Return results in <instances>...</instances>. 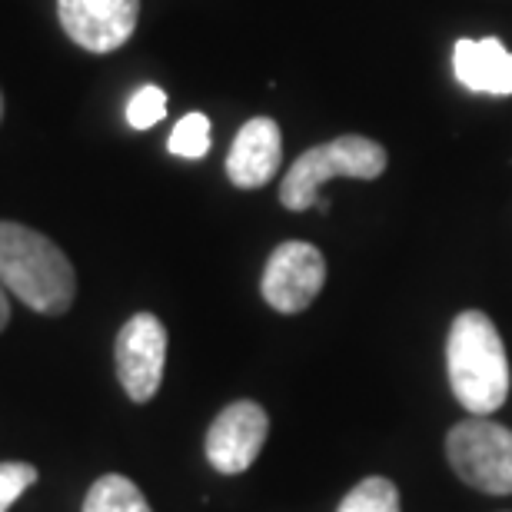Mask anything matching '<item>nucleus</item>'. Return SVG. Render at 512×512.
<instances>
[{
    "instance_id": "12",
    "label": "nucleus",
    "mask_w": 512,
    "mask_h": 512,
    "mask_svg": "<svg viewBox=\"0 0 512 512\" xmlns=\"http://www.w3.org/2000/svg\"><path fill=\"white\" fill-rule=\"evenodd\" d=\"M336 512H403L399 509V489L386 476H366L356 483Z\"/></svg>"
},
{
    "instance_id": "4",
    "label": "nucleus",
    "mask_w": 512,
    "mask_h": 512,
    "mask_svg": "<svg viewBox=\"0 0 512 512\" xmlns=\"http://www.w3.org/2000/svg\"><path fill=\"white\" fill-rule=\"evenodd\" d=\"M446 459L453 473L479 493L512 496V429L489 416L463 419L449 429Z\"/></svg>"
},
{
    "instance_id": "9",
    "label": "nucleus",
    "mask_w": 512,
    "mask_h": 512,
    "mask_svg": "<svg viewBox=\"0 0 512 512\" xmlns=\"http://www.w3.org/2000/svg\"><path fill=\"white\" fill-rule=\"evenodd\" d=\"M283 160V137L276 120L253 117L240 127L227 153V177L240 190H260L273 180Z\"/></svg>"
},
{
    "instance_id": "13",
    "label": "nucleus",
    "mask_w": 512,
    "mask_h": 512,
    "mask_svg": "<svg viewBox=\"0 0 512 512\" xmlns=\"http://www.w3.org/2000/svg\"><path fill=\"white\" fill-rule=\"evenodd\" d=\"M167 150L173 157H183V160H200L207 157L210 150V120L203 114H187L173 127L170 140H167Z\"/></svg>"
},
{
    "instance_id": "11",
    "label": "nucleus",
    "mask_w": 512,
    "mask_h": 512,
    "mask_svg": "<svg viewBox=\"0 0 512 512\" xmlns=\"http://www.w3.org/2000/svg\"><path fill=\"white\" fill-rule=\"evenodd\" d=\"M84 512H153V509L137 483H130L120 473H107L90 486V493L84 499Z\"/></svg>"
},
{
    "instance_id": "1",
    "label": "nucleus",
    "mask_w": 512,
    "mask_h": 512,
    "mask_svg": "<svg viewBox=\"0 0 512 512\" xmlns=\"http://www.w3.org/2000/svg\"><path fill=\"white\" fill-rule=\"evenodd\" d=\"M0 283L44 316L67 313L77 296V273L67 253L44 233L14 220H0Z\"/></svg>"
},
{
    "instance_id": "5",
    "label": "nucleus",
    "mask_w": 512,
    "mask_h": 512,
    "mask_svg": "<svg viewBox=\"0 0 512 512\" xmlns=\"http://www.w3.org/2000/svg\"><path fill=\"white\" fill-rule=\"evenodd\" d=\"M117 380L133 403H150L163 383L167 366V326L153 313H137L120 326L117 346Z\"/></svg>"
},
{
    "instance_id": "6",
    "label": "nucleus",
    "mask_w": 512,
    "mask_h": 512,
    "mask_svg": "<svg viewBox=\"0 0 512 512\" xmlns=\"http://www.w3.org/2000/svg\"><path fill=\"white\" fill-rule=\"evenodd\" d=\"M326 283V260L313 243L286 240L266 260L260 293L276 313H303Z\"/></svg>"
},
{
    "instance_id": "2",
    "label": "nucleus",
    "mask_w": 512,
    "mask_h": 512,
    "mask_svg": "<svg viewBox=\"0 0 512 512\" xmlns=\"http://www.w3.org/2000/svg\"><path fill=\"white\" fill-rule=\"evenodd\" d=\"M449 389L473 416H493L509 396V360L496 323L486 313L466 310L449 326L446 340Z\"/></svg>"
},
{
    "instance_id": "14",
    "label": "nucleus",
    "mask_w": 512,
    "mask_h": 512,
    "mask_svg": "<svg viewBox=\"0 0 512 512\" xmlns=\"http://www.w3.org/2000/svg\"><path fill=\"white\" fill-rule=\"evenodd\" d=\"M163 114H167V94H163L160 87H140L137 94L130 97V104H127V124L133 130H150V127H157Z\"/></svg>"
},
{
    "instance_id": "10",
    "label": "nucleus",
    "mask_w": 512,
    "mask_h": 512,
    "mask_svg": "<svg viewBox=\"0 0 512 512\" xmlns=\"http://www.w3.org/2000/svg\"><path fill=\"white\" fill-rule=\"evenodd\" d=\"M456 80L473 94L509 97L512 94V54L499 37L456 40L453 47Z\"/></svg>"
},
{
    "instance_id": "15",
    "label": "nucleus",
    "mask_w": 512,
    "mask_h": 512,
    "mask_svg": "<svg viewBox=\"0 0 512 512\" xmlns=\"http://www.w3.org/2000/svg\"><path fill=\"white\" fill-rule=\"evenodd\" d=\"M37 483V469L30 463H0V512H7Z\"/></svg>"
},
{
    "instance_id": "17",
    "label": "nucleus",
    "mask_w": 512,
    "mask_h": 512,
    "mask_svg": "<svg viewBox=\"0 0 512 512\" xmlns=\"http://www.w3.org/2000/svg\"><path fill=\"white\" fill-rule=\"evenodd\" d=\"M0 120H4V94H0Z\"/></svg>"
},
{
    "instance_id": "3",
    "label": "nucleus",
    "mask_w": 512,
    "mask_h": 512,
    "mask_svg": "<svg viewBox=\"0 0 512 512\" xmlns=\"http://www.w3.org/2000/svg\"><path fill=\"white\" fill-rule=\"evenodd\" d=\"M386 170V150L370 137L346 133L330 143L300 153L293 167L286 170L280 183V203L286 210L303 213L316 207V193L326 180L333 177H356V180H376Z\"/></svg>"
},
{
    "instance_id": "16",
    "label": "nucleus",
    "mask_w": 512,
    "mask_h": 512,
    "mask_svg": "<svg viewBox=\"0 0 512 512\" xmlns=\"http://www.w3.org/2000/svg\"><path fill=\"white\" fill-rule=\"evenodd\" d=\"M7 323H10V300H7L4 283H0V333L7 330Z\"/></svg>"
},
{
    "instance_id": "8",
    "label": "nucleus",
    "mask_w": 512,
    "mask_h": 512,
    "mask_svg": "<svg viewBox=\"0 0 512 512\" xmlns=\"http://www.w3.org/2000/svg\"><path fill=\"white\" fill-rule=\"evenodd\" d=\"M140 0H57L64 34L87 54H110L137 30Z\"/></svg>"
},
{
    "instance_id": "7",
    "label": "nucleus",
    "mask_w": 512,
    "mask_h": 512,
    "mask_svg": "<svg viewBox=\"0 0 512 512\" xmlns=\"http://www.w3.org/2000/svg\"><path fill=\"white\" fill-rule=\"evenodd\" d=\"M270 436V416L253 399H237L207 429V459L223 476H240L256 463Z\"/></svg>"
}]
</instances>
